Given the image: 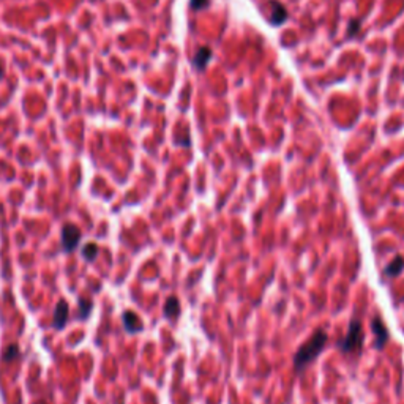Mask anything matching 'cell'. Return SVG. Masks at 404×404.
Returning a JSON list of instances; mask_svg holds the SVG:
<instances>
[{
	"label": "cell",
	"instance_id": "obj_15",
	"mask_svg": "<svg viewBox=\"0 0 404 404\" xmlns=\"http://www.w3.org/2000/svg\"><path fill=\"white\" fill-rule=\"evenodd\" d=\"M351 25H352V27H351V30H349V35H351V37H354V35H356V32L358 30V25H360V24H358V21H352Z\"/></svg>",
	"mask_w": 404,
	"mask_h": 404
},
{
	"label": "cell",
	"instance_id": "obj_13",
	"mask_svg": "<svg viewBox=\"0 0 404 404\" xmlns=\"http://www.w3.org/2000/svg\"><path fill=\"white\" fill-rule=\"evenodd\" d=\"M19 358V347L18 344H11L6 347V351L3 354V360L6 361V363H10V361L13 360H18Z\"/></svg>",
	"mask_w": 404,
	"mask_h": 404
},
{
	"label": "cell",
	"instance_id": "obj_3",
	"mask_svg": "<svg viewBox=\"0 0 404 404\" xmlns=\"http://www.w3.org/2000/svg\"><path fill=\"white\" fill-rule=\"evenodd\" d=\"M81 240V229L74 224H65L62 228V248L65 253H71L76 250Z\"/></svg>",
	"mask_w": 404,
	"mask_h": 404
},
{
	"label": "cell",
	"instance_id": "obj_9",
	"mask_svg": "<svg viewBox=\"0 0 404 404\" xmlns=\"http://www.w3.org/2000/svg\"><path fill=\"white\" fill-rule=\"evenodd\" d=\"M180 314V303L175 297H169L165 303V316L167 319H175Z\"/></svg>",
	"mask_w": 404,
	"mask_h": 404
},
{
	"label": "cell",
	"instance_id": "obj_6",
	"mask_svg": "<svg viewBox=\"0 0 404 404\" xmlns=\"http://www.w3.org/2000/svg\"><path fill=\"white\" fill-rule=\"evenodd\" d=\"M122 321H123V327L128 333H138L144 329L143 321L139 319V316L133 311H125L122 314Z\"/></svg>",
	"mask_w": 404,
	"mask_h": 404
},
{
	"label": "cell",
	"instance_id": "obj_12",
	"mask_svg": "<svg viewBox=\"0 0 404 404\" xmlns=\"http://www.w3.org/2000/svg\"><path fill=\"white\" fill-rule=\"evenodd\" d=\"M98 254V246L95 243H86L82 246V256L87 261H94Z\"/></svg>",
	"mask_w": 404,
	"mask_h": 404
},
{
	"label": "cell",
	"instance_id": "obj_5",
	"mask_svg": "<svg viewBox=\"0 0 404 404\" xmlns=\"http://www.w3.org/2000/svg\"><path fill=\"white\" fill-rule=\"evenodd\" d=\"M68 316H70V307H68V302L65 300H60L57 303V307L54 309V317H52V327L54 329H63L68 322Z\"/></svg>",
	"mask_w": 404,
	"mask_h": 404
},
{
	"label": "cell",
	"instance_id": "obj_14",
	"mask_svg": "<svg viewBox=\"0 0 404 404\" xmlns=\"http://www.w3.org/2000/svg\"><path fill=\"white\" fill-rule=\"evenodd\" d=\"M209 5V0H191V8L194 10H202Z\"/></svg>",
	"mask_w": 404,
	"mask_h": 404
},
{
	"label": "cell",
	"instance_id": "obj_7",
	"mask_svg": "<svg viewBox=\"0 0 404 404\" xmlns=\"http://www.w3.org/2000/svg\"><path fill=\"white\" fill-rule=\"evenodd\" d=\"M403 270H404V258L403 256H396L385 267L384 275L387 276V278H396V276H398Z\"/></svg>",
	"mask_w": 404,
	"mask_h": 404
},
{
	"label": "cell",
	"instance_id": "obj_10",
	"mask_svg": "<svg viewBox=\"0 0 404 404\" xmlns=\"http://www.w3.org/2000/svg\"><path fill=\"white\" fill-rule=\"evenodd\" d=\"M212 57V51L210 48H201L199 51H197L196 57H194V67L197 70H204V67L209 63V59Z\"/></svg>",
	"mask_w": 404,
	"mask_h": 404
},
{
	"label": "cell",
	"instance_id": "obj_11",
	"mask_svg": "<svg viewBox=\"0 0 404 404\" xmlns=\"http://www.w3.org/2000/svg\"><path fill=\"white\" fill-rule=\"evenodd\" d=\"M92 308H94V302H92V299H87V297H81V299H79V313H77V317H79V319L89 317Z\"/></svg>",
	"mask_w": 404,
	"mask_h": 404
},
{
	"label": "cell",
	"instance_id": "obj_4",
	"mask_svg": "<svg viewBox=\"0 0 404 404\" xmlns=\"http://www.w3.org/2000/svg\"><path fill=\"white\" fill-rule=\"evenodd\" d=\"M373 333L376 335V341H374V347L378 351H382L384 349V346H385V343L388 341V329L385 327V324L382 322V319L379 317V316H376L374 319H373Z\"/></svg>",
	"mask_w": 404,
	"mask_h": 404
},
{
	"label": "cell",
	"instance_id": "obj_2",
	"mask_svg": "<svg viewBox=\"0 0 404 404\" xmlns=\"http://www.w3.org/2000/svg\"><path fill=\"white\" fill-rule=\"evenodd\" d=\"M363 341H365V335H363V330H361V322L358 319H354L349 324L346 336L338 343V347L339 351L344 354H352L361 349Z\"/></svg>",
	"mask_w": 404,
	"mask_h": 404
},
{
	"label": "cell",
	"instance_id": "obj_1",
	"mask_svg": "<svg viewBox=\"0 0 404 404\" xmlns=\"http://www.w3.org/2000/svg\"><path fill=\"white\" fill-rule=\"evenodd\" d=\"M327 339H329L327 332L324 329H317L313 333V336L300 346V349L297 351L294 356V368L297 373H302L305 368L313 363L319 357V354L324 351L325 344H327Z\"/></svg>",
	"mask_w": 404,
	"mask_h": 404
},
{
	"label": "cell",
	"instance_id": "obj_16",
	"mask_svg": "<svg viewBox=\"0 0 404 404\" xmlns=\"http://www.w3.org/2000/svg\"><path fill=\"white\" fill-rule=\"evenodd\" d=\"M2 73H3V68L0 67V77H2Z\"/></svg>",
	"mask_w": 404,
	"mask_h": 404
},
{
	"label": "cell",
	"instance_id": "obj_8",
	"mask_svg": "<svg viewBox=\"0 0 404 404\" xmlns=\"http://www.w3.org/2000/svg\"><path fill=\"white\" fill-rule=\"evenodd\" d=\"M272 23L275 24V25H280L281 23H285V21L287 19V11H286V8L285 6H283L280 2H272Z\"/></svg>",
	"mask_w": 404,
	"mask_h": 404
}]
</instances>
